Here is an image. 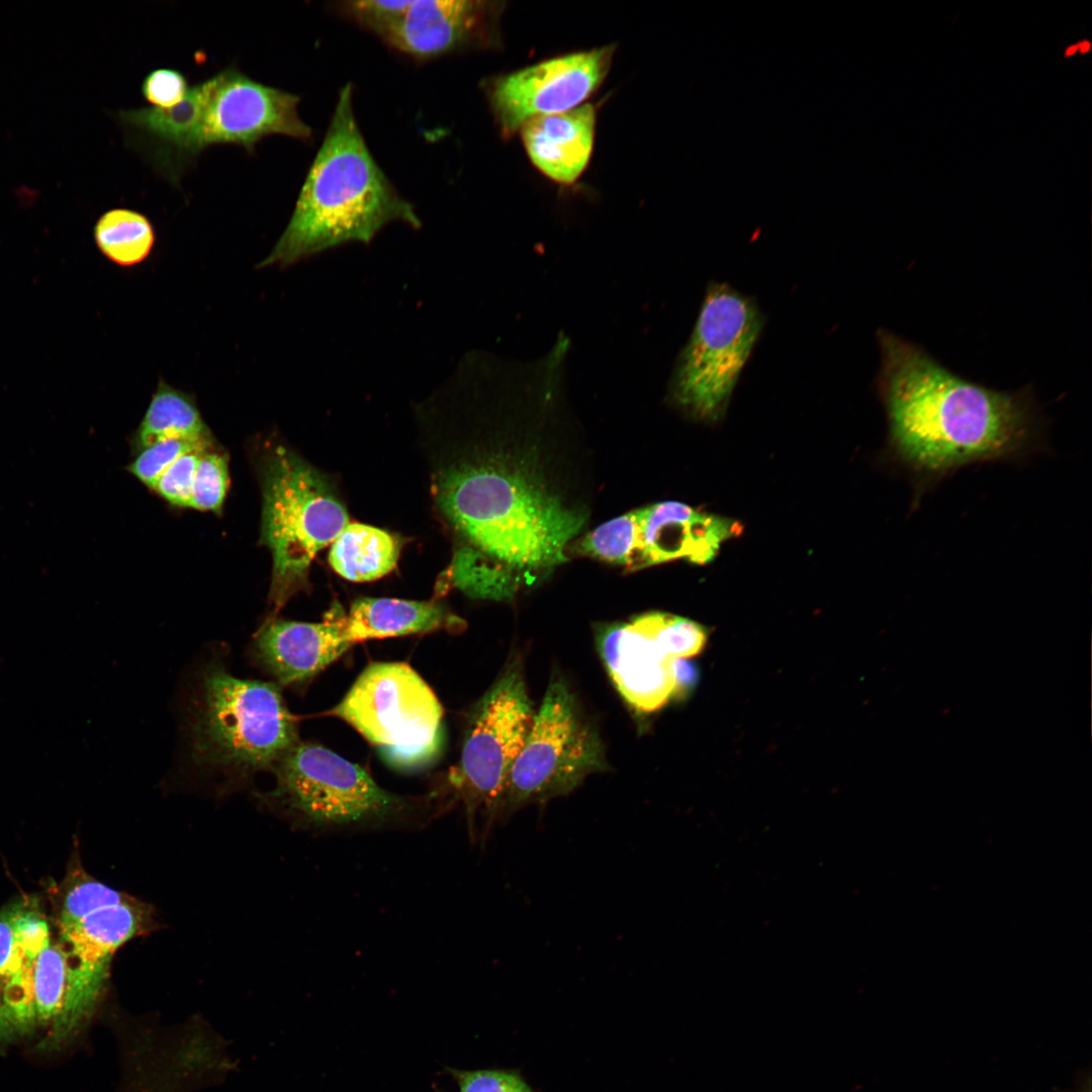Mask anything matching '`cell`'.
<instances>
[{
    "label": "cell",
    "mask_w": 1092,
    "mask_h": 1092,
    "mask_svg": "<svg viewBox=\"0 0 1092 1092\" xmlns=\"http://www.w3.org/2000/svg\"><path fill=\"white\" fill-rule=\"evenodd\" d=\"M261 540L272 555L269 602L279 611L305 589L312 560L350 522L332 479L284 445L260 461Z\"/></svg>",
    "instance_id": "cell-4"
},
{
    "label": "cell",
    "mask_w": 1092,
    "mask_h": 1092,
    "mask_svg": "<svg viewBox=\"0 0 1092 1092\" xmlns=\"http://www.w3.org/2000/svg\"><path fill=\"white\" fill-rule=\"evenodd\" d=\"M209 436L173 438L157 442L143 450L130 464L129 471L147 486L154 488L160 476L182 455L208 448Z\"/></svg>",
    "instance_id": "cell-28"
},
{
    "label": "cell",
    "mask_w": 1092,
    "mask_h": 1092,
    "mask_svg": "<svg viewBox=\"0 0 1092 1092\" xmlns=\"http://www.w3.org/2000/svg\"><path fill=\"white\" fill-rule=\"evenodd\" d=\"M878 340L889 447L917 493L968 465L1019 459L1040 446L1026 392L968 381L892 333L880 331Z\"/></svg>",
    "instance_id": "cell-2"
},
{
    "label": "cell",
    "mask_w": 1092,
    "mask_h": 1092,
    "mask_svg": "<svg viewBox=\"0 0 1092 1092\" xmlns=\"http://www.w3.org/2000/svg\"><path fill=\"white\" fill-rule=\"evenodd\" d=\"M94 239L108 260L129 267L149 256L155 244V231L145 214L127 208H113L98 218Z\"/></svg>",
    "instance_id": "cell-23"
},
{
    "label": "cell",
    "mask_w": 1092,
    "mask_h": 1092,
    "mask_svg": "<svg viewBox=\"0 0 1092 1092\" xmlns=\"http://www.w3.org/2000/svg\"><path fill=\"white\" fill-rule=\"evenodd\" d=\"M1090 47H1091L1090 42L1084 40L1081 43H1079L1078 49H1080V51L1082 53H1087L1090 50Z\"/></svg>",
    "instance_id": "cell-40"
},
{
    "label": "cell",
    "mask_w": 1092,
    "mask_h": 1092,
    "mask_svg": "<svg viewBox=\"0 0 1092 1092\" xmlns=\"http://www.w3.org/2000/svg\"><path fill=\"white\" fill-rule=\"evenodd\" d=\"M636 619L671 659L695 656L705 646L704 627L690 619L660 612L647 613Z\"/></svg>",
    "instance_id": "cell-26"
},
{
    "label": "cell",
    "mask_w": 1092,
    "mask_h": 1092,
    "mask_svg": "<svg viewBox=\"0 0 1092 1092\" xmlns=\"http://www.w3.org/2000/svg\"><path fill=\"white\" fill-rule=\"evenodd\" d=\"M534 716L523 670L516 660L477 703L459 761L449 772L450 785L464 803L471 838L477 813L485 820L483 837L499 817L508 775L526 741Z\"/></svg>",
    "instance_id": "cell-10"
},
{
    "label": "cell",
    "mask_w": 1092,
    "mask_h": 1092,
    "mask_svg": "<svg viewBox=\"0 0 1092 1092\" xmlns=\"http://www.w3.org/2000/svg\"><path fill=\"white\" fill-rule=\"evenodd\" d=\"M12 924L17 945L27 959L35 961L52 941L47 920L32 909L14 906Z\"/></svg>",
    "instance_id": "cell-33"
},
{
    "label": "cell",
    "mask_w": 1092,
    "mask_h": 1092,
    "mask_svg": "<svg viewBox=\"0 0 1092 1092\" xmlns=\"http://www.w3.org/2000/svg\"><path fill=\"white\" fill-rule=\"evenodd\" d=\"M202 101L194 152L217 144H233L254 152L271 134L297 140L311 136L298 113L300 97L258 82L234 67L200 83Z\"/></svg>",
    "instance_id": "cell-11"
},
{
    "label": "cell",
    "mask_w": 1092,
    "mask_h": 1092,
    "mask_svg": "<svg viewBox=\"0 0 1092 1092\" xmlns=\"http://www.w3.org/2000/svg\"><path fill=\"white\" fill-rule=\"evenodd\" d=\"M623 626V623L608 625L599 631L597 637L599 652L607 667L609 675L612 674L617 667L619 642Z\"/></svg>",
    "instance_id": "cell-36"
},
{
    "label": "cell",
    "mask_w": 1092,
    "mask_h": 1092,
    "mask_svg": "<svg viewBox=\"0 0 1092 1092\" xmlns=\"http://www.w3.org/2000/svg\"><path fill=\"white\" fill-rule=\"evenodd\" d=\"M401 546V539L386 530L349 522L331 544L328 559L349 581H373L394 569Z\"/></svg>",
    "instance_id": "cell-20"
},
{
    "label": "cell",
    "mask_w": 1092,
    "mask_h": 1092,
    "mask_svg": "<svg viewBox=\"0 0 1092 1092\" xmlns=\"http://www.w3.org/2000/svg\"><path fill=\"white\" fill-rule=\"evenodd\" d=\"M341 606L318 623L272 618L257 633L254 655L281 686L306 681L346 652Z\"/></svg>",
    "instance_id": "cell-15"
},
{
    "label": "cell",
    "mask_w": 1092,
    "mask_h": 1092,
    "mask_svg": "<svg viewBox=\"0 0 1092 1092\" xmlns=\"http://www.w3.org/2000/svg\"><path fill=\"white\" fill-rule=\"evenodd\" d=\"M460 1092H534L524 1079L506 1070H451Z\"/></svg>",
    "instance_id": "cell-32"
},
{
    "label": "cell",
    "mask_w": 1092,
    "mask_h": 1092,
    "mask_svg": "<svg viewBox=\"0 0 1092 1092\" xmlns=\"http://www.w3.org/2000/svg\"><path fill=\"white\" fill-rule=\"evenodd\" d=\"M209 436L193 399L160 380L139 427L136 440L142 448L173 438Z\"/></svg>",
    "instance_id": "cell-22"
},
{
    "label": "cell",
    "mask_w": 1092,
    "mask_h": 1092,
    "mask_svg": "<svg viewBox=\"0 0 1092 1092\" xmlns=\"http://www.w3.org/2000/svg\"><path fill=\"white\" fill-rule=\"evenodd\" d=\"M207 448L196 449L179 457L158 479L153 489L169 503L189 507L196 468Z\"/></svg>",
    "instance_id": "cell-30"
},
{
    "label": "cell",
    "mask_w": 1092,
    "mask_h": 1092,
    "mask_svg": "<svg viewBox=\"0 0 1092 1092\" xmlns=\"http://www.w3.org/2000/svg\"><path fill=\"white\" fill-rule=\"evenodd\" d=\"M156 927L154 908L131 896L122 903L99 908L73 924L59 926L58 942L72 973L107 982L115 952Z\"/></svg>",
    "instance_id": "cell-16"
},
{
    "label": "cell",
    "mask_w": 1092,
    "mask_h": 1092,
    "mask_svg": "<svg viewBox=\"0 0 1092 1092\" xmlns=\"http://www.w3.org/2000/svg\"><path fill=\"white\" fill-rule=\"evenodd\" d=\"M129 1092H179L186 1074L173 1064L160 1061L146 1063L143 1071L133 1075Z\"/></svg>",
    "instance_id": "cell-35"
},
{
    "label": "cell",
    "mask_w": 1092,
    "mask_h": 1092,
    "mask_svg": "<svg viewBox=\"0 0 1092 1092\" xmlns=\"http://www.w3.org/2000/svg\"><path fill=\"white\" fill-rule=\"evenodd\" d=\"M189 88L183 73L171 68H159L145 77L141 90L153 107L169 108L181 102Z\"/></svg>",
    "instance_id": "cell-31"
},
{
    "label": "cell",
    "mask_w": 1092,
    "mask_h": 1092,
    "mask_svg": "<svg viewBox=\"0 0 1092 1092\" xmlns=\"http://www.w3.org/2000/svg\"><path fill=\"white\" fill-rule=\"evenodd\" d=\"M497 8L472 0H410L380 38L415 59L428 60L491 39Z\"/></svg>",
    "instance_id": "cell-13"
},
{
    "label": "cell",
    "mask_w": 1092,
    "mask_h": 1092,
    "mask_svg": "<svg viewBox=\"0 0 1092 1092\" xmlns=\"http://www.w3.org/2000/svg\"><path fill=\"white\" fill-rule=\"evenodd\" d=\"M130 897L124 892L93 879L81 870L76 873L65 891L58 926L73 924L99 908L122 903Z\"/></svg>",
    "instance_id": "cell-27"
},
{
    "label": "cell",
    "mask_w": 1092,
    "mask_h": 1092,
    "mask_svg": "<svg viewBox=\"0 0 1092 1092\" xmlns=\"http://www.w3.org/2000/svg\"><path fill=\"white\" fill-rule=\"evenodd\" d=\"M580 553L606 562L640 568L638 509L614 518L586 534Z\"/></svg>",
    "instance_id": "cell-24"
},
{
    "label": "cell",
    "mask_w": 1092,
    "mask_h": 1092,
    "mask_svg": "<svg viewBox=\"0 0 1092 1092\" xmlns=\"http://www.w3.org/2000/svg\"><path fill=\"white\" fill-rule=\"evenodd\" d=\"M229 486L228 461L224 455L206 451L200 458L188 508L218 512Z\"/></svg>",
    "instance_id": "cell-29"
},
{
    "label": "cell",
    "mask_w": 1092,
    "mask_h": 1092,
    "mask_svg": "<svg viewBox=\"0 0 1092 1092\" xmlns=\"http://www.w3.org/2000/svg\"><path fill=\"white\" fill-rule=\"evenodd\" d=\"M614 47L550 59L485 82V93L505 138L529 119L575 108L607 76Z\"/></svg>",
    "instance_id": "cell-12"
},
{
    "label": "cell",
    "mask_w": 1092,
    "mask_h": 1092,
    "mask_svg": "<svg viewBox=\"0 0 1092 1092\" xmlns=\"http://www.w3.org/2000/svg\"><path fill=\"white\" fill-rule=\"evenodd\" d=\"M345 639L354 644L438 630L461 631L465 622L444 604L395 598H358L341 612Z\"/></svg>",
    "instance_id": "cell-18"
},
{
    "label": "cell",
    "mask_w": 1092,
    "mask_h": 1092,
    "mask_svg": "<svg viewBox=\"0 0 1092 1092\" xmlns=\"http://www.w3.org/2000/svg\"><path fill=\"white\" fill-rule=\"evenodd\" d=\"M34 962L27 959L17 945L12 908L0 913V988L17 975L33 969Z\"/></svg>",
    "instance_id": "cell-34"
},
{
    "label": "cell",
    "mask_w": 1092,
    "mask_h": 1092,
    "mask_svg": "<svg viewBox=\"0 0 1092 1092\" xmlns=\"http://www.w3.org/2000/svg\"><path fill=\"white\" fill-rule=\"evenodd\" d=\"M191 738L198 763L240 776L273 769L298 742L296 721L276 685L239 678L220 666L203 674Z\"/></svg>",
    "instance_id": "cell-5"
},
{
    "label": "cell",
    "mask_w": 1092,
    "mask_h": 1092,
    "mask_svg": "<svg viewBox=\"0 0 1092 1092\" xmlns=\"http://www.w3.org/2000/svg\"><path fill=\"white\" fill-rule=\"evenodd\" d=\"M762 327L763 317L750 298L726 284H710L671 375L672 402L693 418L718 421Z\"/></svg>",
    "instance_id": "cell-8"
},
{
    "label": "cell",
    "mask_w": 1092,
    "mask_h": 1092,
    "mask_svg": "<svg viewBox=\"0 0 1092 1092\" xmlns=\"http://www.w3.org/2000/svg\"><path fill=\"white\" fill-rule=\"evenodd\" d=\"M675 688L673 696H684L695 679V669L686 659H674Z\"/></svg>",
    "instance_id": "cell-37"
},
{
    "label": "cell",
    "mask_w": 1092,
    "mask_h": 1092,
    "mask_svg": "<svg viewBox=\"0 0 1092 1092\" xmlns=\"http://www.w3.org/2000/svg\"><path fill=\"white\" fill-rule=\"evenodd\" d=\"M638 521L640 568L674 559L706 564L743 529L734 519L672 500L638 509Z\"/></svg>",
    "instance_id": "cell-14"
},
{
    "label": "cell",
    "mask_w": 1092,
    "mask_h": 1092,
    "mask_svg": "<svg viewBox=\"0 0 1092 1092\" xmlns=\"http://www.w3.org/2000/svg\"><path fill=\"white\" fill-rule=\"evenodd\" d=\"M1077 50H1078V46H1076V44L1068 48L1067 51H1066V56L1074 55L1077 52Z\"/></svg>",
    "instance_id": "cell-41"
},
{
    "label": "cell",
    "mask_w": 1092,
    "mask_h": 1092,
    "mask_svg": "<svg viewBox=\"0 0 1092 1092\" xmlns=\"http://www.w3.org/2000/svg\"><path fill=\"white\" fill-rule=\"evenodd\" d=\"M378 750L390 765L429 764L443 744V709L421 675L403 662H374L331 711Z\"/></svg>",
    "instance_id": "cell-7"
},
{
    "label": "cell",
    "mask_w": 1092,
    "mask_h": 1092,
    "mask_svg": "<svg viewBox=\"0 0 1092 1092\" xmlns=\"http://www.w3.org/2000/svg\"><path fill=\"white\" fill-rule=\"evenodd\" d=\"M273 770L269 796L311 827L374 828L415 819L417 801L382 789L363 767L318 744L298 741Z\"/></svg>",
    "instance_id": "cell-6"
},
{
    "label": "cell",
    "mask_w": 1092,
    "mask_h": 1092,
    "mask_svg": "<svg viewBox=\"0 0 1092 1092\" xmlns=\"http://www.w3.org/2000/svg\"><path fill=\"white\" fill-rule=\"evenodd\" d=\"M16 1030L6 1010L0 988V1040L8 1038Z\"/></svg>",
    "instance_id": "cell-38"
},
{
    "label": "cell",
    "mask_w": 1092,
    "mask_h": 1092,
    "mask_svg": "<svg viewBox=\"0 0 1092 1092\" xmlns=\"http://www.w3.org/2000/svg\"><path fill=\"white\" fill-rule=\"evenodd\" d=\"M420 447L432 503L453 544L443 589L511 600L522 578L565 561L584 517L519 470L498 446L495 421H447Z\"/></svg>",
    "instance_id": "cell-1"
},
{
    "label": "cell",
    "mask_w": 1092,
    "mask_h": 1092,
    "mask_svg": "<svg viewBox=\"0 0 1092 1092\" xmlns=\"http://www.w3.org/2000/svg\"><path fill=\"white\" fill-rule=\"evenodd\" d=\"M673 660L635 618L623 626L617 667L610 676L627 703L653 712L673 696Z\"/></svg>",
    "instance_id": "cell-19"
},
{
    "label": "cell",
    "mask_w": 1092,
    "mask_h": 1092,
    "mask_svg": "<svg viewBox=\"0 0 1092 1092\" xmlns=\"http://www.w3.org/2000/svg\"><path fill=\"white\" fill-rule=\"evenodd\" d=\"M68 985L66 953L58 941L37 956L32 976L36 1022L52 1025L62 1012Z\"/></svg>",
    "instance_id": "cell-25"
},
{
    "label": "cell",
    "mask_w": 1092,
    "mask_h": 1092,
    "mask_svg": "<svg viewBox=\"0 0 1092 1092\" xmlns=\"http://www.w3.org/2000/svg\"><path fill=\"white\" fill-rule=\"evenodd\" d=\"M606 768L598 732L583 718L566 684L554 679L508 775L499 817L567 795L588 775Z\"/></svg>",
    "instance_id": "cell-9"
},
{
    "label": "cell",
    "mask_w": 1092,
    "mask_h": 1092,
    "mask_svg": "<svg viewBox=\"0 0 1092 1092\" xmlns=\"http://www.w3.org/2000/svg\"><path fill=\"white\" fill-rule=\"evenodd\" d=\"M202 101L200 83L190 87L184 99L169 108L144 107L123 110L120 119L155 139L177 157L195 156L194 144Z\"/></svg>",
    "instance_id": "cell-21"
},
{
    "label": "cell",
    "mask_w": 1092,
    "mask_h": 1092,
    "mask_svg": "<svg viewBox=\"0 0 1092 1092\" xmlns=\"http://www.w3.org/2000/svg\"><path fill=\"white\" fill-rule=\"evenodd\" d=\"M1071 1092H1091V1081H1090V1076H1087V1079H1086V1081H1084V1082H1083V1083H1082V1084H1081V1085L1079 1086V1088H1078V1089H1076V1090H1074V1091H1071Z\"/></svg>",
    "instance_id": "cell-39"
},
{
    "label": "cell",
    "mask_w": 1092,
    "mask_h": 1092,
    "mask_svg": "<svg viewBox=\"0 0 1092 1092\" xmlns=\"http://www.w3.org/2000/svg\"><path fill=\"white\" fill-rule=\"evenodd\" d=\"M394 221L422 226L414 206L371 155L355 117L352 86L347 84L289 222L259 267H287L344 244H370Z\"/></svg>",
    "instance_id": "cell-3"
},
{
    "label": "cell",
    "mask_w": 1092,
    "mask_h": 1092,
    "mask_svg": "<svg viewBox=\"0 0 1092 1092\" xmlns=\"http://www.w3.org/2000/svg\"><path fill=\"white\" fill-rule=\"evenodd\" d=\"M596 109L585 104L527 120L521 135L534 166L562 184L576 181L586 168L595 140Z\"/></svg>",
    "instance_id": "cell-17"
}]
</instances>
